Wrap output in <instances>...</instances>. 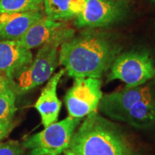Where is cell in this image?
<instances>
[{"instance_id":"obj_1","label":"cell","mask_w":155,"mask_h":155,"mask_svg":"<svg viewBox=\"0 0 155 155\" xmlns=\"http://www.w3.org/2000/svg\"><path fill=\"white\" fill-rule=\"evenodd\" d=\"M122 47L111 33L86 30L61 45L59 63L72 78L100 79L111 68Z\"/></svg>"},{"instance_id":"obj_2","label":"cell","mask_w":155,"mask_h":155,"mask_svg":"<svg viewBox=\"0 0 155 155\" xmlns=\"http://www.w3.org/2000/svg\"><path fill=\"white\" fill-rule=\"evenodd\" d=\"M68 149L77 155H135L133 144L121 128L97 111L86 116Z\"/></svg>"},{"instance_id":"obj_3","label":"cell","mask_w":155,"mask_h":155,"mask_svg":"<svg viewBox=\"0 0 155 155\" xmlns=\"http://www.w3.org/2000/svg\"><path fill=\"white\" fill-rule=\"evenodd\" d=\"M61 45L57 42L43 45L35 59L15 75L10 82L15 94H24L49 80L59 63Z\"/></svg>"},{"instance_id":"obj_4","label":"cell","mask_w":155,"mask_h":155,"mask_svg":"<svg viewBox=\"0 0 155 155\" xmlns=\"http://www.w3.org/2000/svg\"><path fill=\"white\" fill-rule=\"evenodd\" d=\"M108 81L119 80L126 88L144 85L155 77V62L147 50H131L121 53L112 63Z\"/></svg>"},{"instance_id":"obj_5","label":"cell","mask_w":155,"mask_h":155,"mask_svg":"<svg viewBox=\"0 0 155 155\" xmlns=\"http://www.w3.org/2000/svg\"><path fill=\"white\" fill-rule=\"evenodd\" d=\"M81 120L68 116L27 138L22 146L30 150V155H61L69 148L75 129L81 124Z\"/></svg>"},{"instance_id":"obj_6","label":"cell","mask_w":155,"mask_h":155,"mask_svg":"<svg viewBox=\"0 0 155 155\" xmlns=\"http://www.w3.org/2000/svg\"><path fill=\"white\" fill-rule=\"evenodd\" d=\"M101 79L94 78H75L72 87L65 97L69 116L83 119L98 110L103 94Z\"/></svg>"},{"instance_id":"obj_7","label":"cell","mask_w":155,"mask_h":155,"mask_svg":"<svg viewBox=\"0 0 155 155\" xmlns=\"http://www.w3.org/2000/svg\"><path fill=\"white\" fill-rule=\"evenodd\" d=\"M124 0H86L83 10L75 17L78 28H101L120 22L127 16Z\"/></svg>"},{"instance_id":"obj_8","label":"cell","mask_w":155,"mask_h":155,"mask_svg":"<svg viewBox=\"0 0 155 155\" xmlns=\"http://www.w3.org/2000/svg\"><path fill=\"white\" fill-rule=\"evenodd\" d=\"M75 35V30L62 21H56L46 15L37 21L18 40L26 49L41 48L57 42L63 44Z\"/></svg>"},{"instance_id":"obj_9","label":"cell","mask_w":155,"mask_h":155,"mask_svg":"<svg viewBox=\"0 0 155 155\" xmlns=\"http://www.w3.org/2000/svg\"><path fill=\"white\" fill-rule=\"evenodd\" d=\"M154 95L150 86L142 85L105 94L100 101L98 109L110 119L119 121L125 112L137 102Z\"/></svg>"},{"instance_id":"obj_10","label":"cell","mask_w":155,"mask_h":155,"mask_svg":"<svg viewBox=\"0 0 155 155\" xmlns=\"http://www.w3.org/2000/svg\"><path fill=\"white\" fill-rule=\"evenodd\" d=\"M65 73V69H61L50 77L35 104V107L41 117L44 127H47L58 121L62 103L58 97L57 88Z\"/></svg>"},{"instance_id":"obj_11","label":"cell","mask_w":155,"mask_h":155,"mask_svg":"<svg viewBox=\"0 0 155 155\" xmlns=\"http://www.w3.org/2000/svg\"><path fill=\"white\" fill-rule=\"evenodd\" d=\"M30 50L17 40H0V73L12 79L15 75L32 61Z\"/></svg>"},{"instance_id":"obj_12","label":"cell","mask_w":155,"mask_h":155,"mask_svg":"<svg viewBox=\"0 0 155 155\" xmlns=\"http://www.w3.org/2000/svg\"><path fill=\"white\" fill-rule=\"evenodd\" d=\"M45 15L42 11L0 14V38L18 41L34 23Z\"/></svg>"},{"instance_id":"obj_13","label":"cell","mask_w":155,"mask_h":155,"mask_svg":"<svg viewBox=\"0 0 155 155\" xmlns=\"http://www.w3.org/2000/svg\"><path fill=\"white\" fill-rule=\"evenodd\" d=\"M119 121L138 129H147L154 126V94L137 102L121 116Z\"/></svg>"},{"instance_id":"obj_14","label":"cell","mask_w":155,"mask_h":155,"mask_svg":"<svg viewBox=\"0 0 155 155\" xmlns=\"http://www.w3.org/2000/svg\"><path fill=\"white\" fill-rule=\"evenodd\" d=\"M86 0H44L45 15L56 21L75 18L83 10Z\"/></svg>"},{"instance_id":"obj_15","label":"cell","mask_w":155,"mask_h":155,"mask_svg":"<svg viewBox=\"0 0 155 155\" xmlns=\"http://www.w3.org/2000/svg\"><path fill=\"white\" fill-rule=\"evenodd\" d=\"M44 0H0V14L42 11Z\"/></svg>"},{"instance_id":"obj_16","label":"cell","mask_w":155,"mask_h":155,"mask_svg":"<svg viewBox=\"0 0 155 155\" xmlns=\"http://www.w3.org/2000/svg\"><path fill=\"white\" fill-rule=\"evenodd\" d=\"M16 94L12 89L0 93V123L9 124L16 111Z\"/></svg>"},{"instance_id":"obj_17","label":"cell","mask_w":155,"mask_h":155,"mask_svg":"<svg viewBox=\"0 0 155 155\" xmlns=\"http://www.w3.org/2000/svg\"><path fill=\"white\" fill-rule=\"evenodd\" d=\"M22 145L17 141H9L0 144V155H23L24 150Z\"/></svg>"},{"instance_id":"obj_18","label":"cell","mask_w":155,"mask_h":155,"mask_svg":"<svg viewBox=\"0 0 155 155\" xmlns=\"http://www.w3.org/2000/svg\"><path fill=\"white\" fill-rule=\"evenodd\" d=\"M13 127L14 125L12 122L9 124L0 123V141L8 136L10 131L12 130Z\"/></svg>"},{"instance_id":"obj_19","label":"cell","mask_w":155,"mask_h":155,"mask_svg":"<svg viewBox=\"0 0 155 155\" xmlns=\"http://www.w3.org/2000/svg\"><path fill=\"white\" fill-rule=\"evenodd\" d=\"M9 89H12L10 81L0 73V93Z\"/></svg>"},{"instance_id":"obj_20","label":"cell","mask_w":155,"mask_h":155,"mask_svg":"<svg viewBox=\"0 0 155 155\" xmlns=\"http://www.w3.org/2000/svg\"><path fill=\"white\" fill-rule=\"evenodd\" d=\"M65 153V155H77L75 152H73L72 150H71L70 149H68L64 152Z\"/></svg>"},{"instance_id":"obj_21","label":"cell","mask_w":155,"mask_h":155,"mask_svg":"<svg viewBox=\"0 0 155 155\" xmlns=\"http://www.w3.org/2000/svg\"><path fill=\"white\" fill-rule=\"evenodd\" d=\"M152 2H153L155 4V0H152Z\"/></svg>"},{"instance_id":"obj_22","label":"cell","mask_w":155,"mask_h":155,"mask_svg":"<svg viewBox=\"0 0 155 155\" xmlns=\"http://www.w3.org/2000/svg\"><path fill=\"white\" fill-rule=\"evenodd\" d=\"M41 155H50V154H41Z\"/></svg>"}]
</instances>
